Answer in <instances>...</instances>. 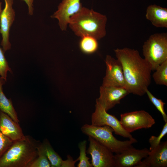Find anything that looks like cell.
<instances>
[{
  "label": "cell",
  "instance_id": "cell-1",
  "mask_svg": "<svg viewBox=\"0 0 167 167\" xmlns=\"http://www.w3.org/2000/svg\"><path fill=\"white\" fill-rule=\"evenodd\" d=\"M120 62L125 82V88L130 93L142 96L151 82V68L137 50L128 48L114 50Z\"/></svg>",
  "mask_w": 167,
  "mask_h": 167
},
{
  "label": "cell",
  "instance_id": "cell-2",
  "mask_svg": "<svg viewBox=\"0 0 167 167\" xmlns=\"http://www.w3.org/2000/svg\"><path fill=\"white\" fill-rule=\"evenodd\" d=\"M107 21L105 15L82 7L79 11L70 17L68 24L77 36L81 37L90 36L98 40L106 35Z\"/></svg>",
  "mask_w": 167,
  "mask_h": 167
},
{
  "label": "cell",
  "instance_id": "cell-3",
  "mask_svg": "<svg viewBox=\"0 0 167 167\" xmlns=\"http://www.w3.org/2000/svg\"><path fill=\"white\" fill-rule=\"evenodd\" d=\"M40 143L28 135L13 142L0 157V167H29L38 156Z\"/></svg>",
  "mask_w": 167,
  "mask_h": 167
},
{
  "label": "cell",
  "instance_id": "cell-4",
  "mask_svg": "<svg viewBox=\"0 0 167 167\" xmlns=\"http://www.w3.org/2000/svg\"><path fill=\"white\" fill-rule=\"evenodd\" d=\"M81 129L84 134L91 136L116 154L122 152L137 142L134 138L124 141L118 140L113 135V130L108 126H97L85 124Z\"/></svg>",
  "mask_w": 167,
  "mask_h": 167
},
{
  "label": "cell",
  "instance_id": "cell-5",
  "mask_svg": "<svg viewBox=\"0 0 167 167\" xmlns=\"http://www.w3.org/2000/svg\"><path fill=\"white\" fill-rule=\"evenodd\" d=\"M143 53L152 71H155L167 60V33H157L150 36L144 43Z\"/></svg>",
  "mask_w": 167,
  "mask_h": 167
},
{
  "label": "cell",
  "instance_id": "cell-6",
  "mask_svg": "<svg viewBox=\"0 0 167 167\" xmlns=\"http://www.w3.org/2000/svg\"><path fill=\"white\" fill-rule=\"evenodd\" d=\"M120 122L124 129L130 133L138 130L151 128L155 123L152 116L143 110L121 114Z\"/></svg>",
  "mask_w": 167,
  "mask_h": 167
},
{
  "label": "cell",
  "instance_id": "cell-7",
  "mask_svg": "<svg viewBox=\"0 0 167 167\" xmlns=\"http://www.w3.org/2000/svg\"><path fill=\"white\" fill-rule=\"evenodd\" d=\"M91 122L92 125L95 126H108L113 130L115 134L130 139L134 138L122 127L120 121L114 115L108 113L96 100L95 110L91 116Z\"/></svg>",
  "mask_w": 167,
  "mask_h": 167
},
{
  "label": "cell",
  "instance_id": "cell-8",
  "mask_svg": "<svg viewBox=\"0 0 167 167\" xmlns=\"http://www.w3.org/2000/svg\"><path fill=\"white\" fill-rule=\"evenodd\" d=\"M86 152L91 155L94 167H115L113 153L107 147L90 136Z\"/></svg>",
  "mask_w": 167,
  "mask_h": 167
},
{
  "label": "cell",
  "instance_id": "cell-9",
  "mask_svg": "<svg viewBox=\"0 0 167 167\" xmlns=\"http://www.w3.org/2000/svg\"><path fill=\"white\" fill-rule=\"evenodd\" d=\"M105 62L106 67L105 75L102 85L125 88L122 68L120 61L109 55H107Z\"/></svg>",
  "mask_w": 167,
  "mask_h": 167
},
{
  "label": "cell",
  "instance_id": "cell-10",
  "mask_svg": "<svg viewBox=\"0 0 167 167\" xmlns=\"http://www.w3.org/2000/svg\"><path fill=\"white\" fill-rule=\"evenodd\" d=\"M5 6L0 16V33L2 36L1 45L4 52L10 49L11 44L9 40L10 32L15 17L12 6L13 0H4Z\"/></svg>",
  "mask_w": 167,
  "mask_h": 167
},
{
  "label": "cell",
  "instance_id": "cell-11",
  "mask_svg": "<svg viewBox=\"0 0 167 167\" xmlns=\"http://www.w3.org/2000/svg\"><path fill=\"white\" fill-rule=\"evenodd\" d=\"M100 96L96 100L107 111L120 103L121 100L130 93L125 88L102 85Z\"/></svg>",
  "mask_w": 167,
  "mask_h": 167
},
{
  "label": "cell",
  "instance_id": "cell-12",
  "mask_svg": "<svg viewBox=\"0 0 167 167\" xmlns=\"http://www.w3.org/2000/svg\"><path fill=\"white\" fill-rule=\"evenodd\" d=\"M149 152L147 148L138 149L132 146L122 152L114 155L115 167H137Z\"/></svg>",
  "mask_w": 167,
  "mask_h": 167
},
{
  "label": "cell",
  "instance_id": "cell-13",
  "mask_svg": "<svg viewBox=\"0 0 167 167\" xmlns=\"http://www.w3.org/2000/svg\"><path fill=\"white\" fill-rule=\"evenodd\" d=\"M82 7L80 0H62L51 17L57 19L60 29L65 31L70 17L79 11Z\"/></svg>",
  "mask_w": 167,
  "mask_h": 167
},
{
  "label": "cell",
  "instance_id": "cell-14",
  "mask_svg": "<svg viewBox=\"0 0 167 167\" xmlns=\"http://www.w3.org/2000/svg\"><path fill=\"white\" fill-rule=\"evenodd\" d=\"M145 158L137 167H166L167 141L161 142L157 147L150 151Z\"/></svg>",
  "mask_w": 167,
  "mask_h": 167
},
{
  "label": "cell",
  "instance_id": "cell-15",
  "mask_svg": "<svg viewBox=\"0 0 167 167\" xmlns=\"http://www.w3.org/2000/svg\"><path fill=\"white\" fill-rule=\"evenodd\" d=\"M0 131L13 142L25 138L19 123L0 110Z\"/></svg>",
  "mask_w": 167,
  "mask_h": 167
},
{
  "label": "cell",
  "instance_id": "cell-16",
  "mask_svg": "<svg viewBox=\"0 0 167 167\" xmlns=\"http://www.w3.org/2000/svg\"><path fill=\"white\" fill-rule=\"evenodd\" d=\"M147 19L157 28H167V9L155 4L148 6L145 15Z\"/></svg>",
  "mask_w": 167,
  "mask_h": 167
},
{
  "label": "cell",
  "instance_id": "cell-17",
  "mask_svg": "<svg viewBox=\"0 0 167 167\" xmlns=\"http://www.w3.org/2000/svg\"><path fill=\"white\" fill-rule=\"evenodd\" d=\"M2 84L0 79V110L7 114L14 121L19 123V121L11 100L7 98L3 92Z\"/></svg>",
  "mask_w": 167,
  "mask_h": 167
},
{
  "label": "cell",
  "instance_id": "cell-18",
  "mask_svg": "<svg viewBox=\"0 0 167 167\" xmlns=\"http://www.w3.org/2000/svg\"><path fill=\"white\" fill-rule=\"evenodd\" d=\"M40 146L50 161L51 167H61L62 160L55 152L49 141L45 139Z\"/></svg>",
  "mask_w": 167,
  "mask_h": 167
},
{
  "label": "cell",
  "instance_id": "cell-19",
  "mask_svg": "<svg viewBox=\"0 0 167 167\" xmlns=\"http://www.w3.org/2000/svg\"><path fill=\"white\" fill-rule=\"evenodd\" d=\"M79 42V47L83 53L90 54L95 52L98 47L97 40L90 36H85L81 37Z\"/></svg>",
  "mask_w": 167,
  "mask_h": 167
},
{
  "label": "cell",
  "instance_id": "cell-20",
  "mask_svg": "<svg viewBox=\"0 0 167 167\" xmlns=\"http://www.w3.org/2000/svg\"><path fill=\"white\" fill-rule=\"evenodd\" d=\"M153 74L152 78L159 85L167 86V60L159 65Z\"/></svg>",
  "mask_w": 167,
  "mask_h": 167
},
{
  "label": "cell",
  "instance_id": "cell-21",
  "mask_svg": "<svg viewBox=\"0 0 167 167\" xmlns=\"http://www.w3.org/2000/svg\"><path fill=\"white\" fill-rule=\"evenodd\" d=\"M87 142L85 140L80 142L78 144L80 150V155L77 158L79 162L77 165L78 167H92V163L89 160V158L86 156V146Z\"/></svg>",
  "mask_w": 167,
  "mask_h": 167
},
{
  "label": "cell",
  "instance_id": "cell-22",
  "mask_svg": "<svg viewBox=\"0 0 167 167\" xmlns=\"http://www.w3.org/2000/svg\"><path fill=\"white\" fill-rule=\"evenodd\" d=\"M38 145L37 149L38 156L30 165L29 167H50V163L40 146Z\"/></svg>",
  "mask_w": 167,
  "mask_h": 167
},
{
  "label": "cell",
  "instance_id": "cell-23",
  "mask_svg": "<svg viewBox=\"0 0 167 167\" xmlns=\"http://www.w3.org/2000/svg\"><path fill=\"white\" fill-rule=\"evenodd\" d=\"M4 52L0 47V79L3 82L6 81L7 72H9L12 73V70L5 57Z\"/></svg>",
  "mask_w": 167,
  "mask_h": 167
},
{
  "label": "cell",
  "instance_id": "cell-24",
  "mask_svg": "<svg viewBox=\"0 0 167 167\" xmlns=\"http://www.w3.org/2000/svg\"><path fill=\"white\" fill-rule=\"evenodd\" d=\"M146 93L147 94L151 102L161 114L164 121L165 122H167V115L164 109V105L165 103L161 99H158L154 96L148 89L146 90Z\"/></svg>",
  "mask_w": 167,
  "mask_h": 167
},
{
  "label": "cell",
  "instance_id": "cell-25",
  "mask_svg": "<svg viewBox=\"0 0 167 167\" xmlns=\"http://www.w3.org/2000/svg\"><path fill=\"white\" fill-rule=\"evenodd\" d=\"M167 133V122H165L160 134L157 136H152L149 138L148 142L150 144V151L157 147L161 142L162 138Z\"/></svg>",
  "mask_w": 167,
  "mask_h": 167
},
{
  "label": "cell",
  "instance_id": "cell-26",
  "mask_svg": "<svg viewBox=\"0 0 167 167\" xmlns=\"http://www.w3.org/2000/svg\"><path fill=\"white\" fill-rule=\"evenodd\" d=\"M13 142L0 131V157L12 144Z\"/></svg>",
  "mask_w": 167,
  "mask_h": 167
},
{
  "label": "cell",
  "instance_id": "cell-27",
  "mask_svg": "<svg viewBox=\"0 0 167 167\" xmlns=\"http://www.w3.org/2000/svg\"><path fill=\"white\" fill-rule=\"evenodd\" d=\"M67 157L68 158L66 160L64 161L62 160L61 167H75V162L78 161L77 159L75 161H73L71 157L69 155Z\"/></svg>",
  "mask_w": 167,
  "mask_h": 167
},
{
  "label": "cell",
  "instance_id": "cell-28",
  "mask_svg": "<svg viewBox=\"0 0 167 167\" xmlns=\"http://www.w3.org/2000/svg\"><path fill=\"white\" fill-rule=\"evenodd\" d=\"M22 0L25 2L28 6V14L30 15H32L33 14L34 11L33 4L31 2L30 0Z\"/></svg>",
  "mask_w": 167,
  "mask_h": 167
},
{
  "label": "cell",
  "instance_id": "cell-29",
  "mask_svg": "<svg viewBox=\"0 0 167 167\" xmlns=\"http://www.w3.org/2000/svg\"><path fill=\"white\" fill-rule=\"evenodd\" d=\"M2 2H0V16L1 13L2 11Z\"/></svg>",
  "mask_w": 167,
  "mask_h": 167
},
{
  "label": "cell",
  "instance_id": "cell-30",
  "mask_svg": "<svg viewBox=\"0 0 167 167\" xmlns=\"http://www.w3.org/2000/svg\"><path fill=\"white\" fill-rule=\"evenodd\" d=\"M30 1L33 4L34 0H30Z\"/></svg>",
  "mask_w": 167,
  "mask_h": 167
}]
</instances>
